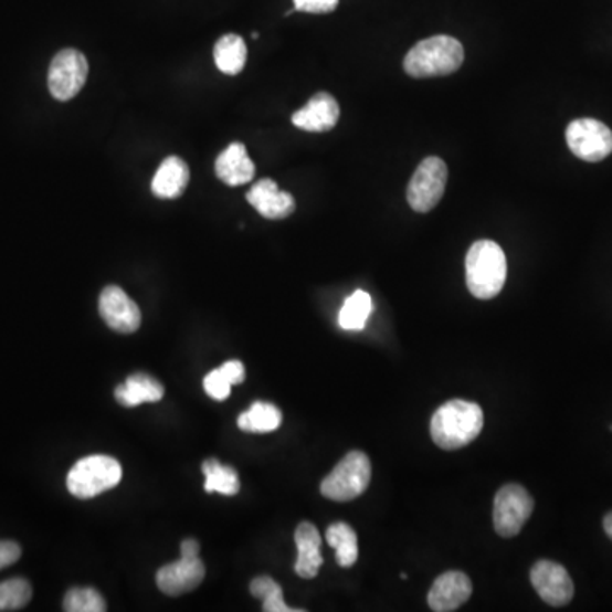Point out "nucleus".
<instances>
[{
    "mask_svg": "<svg viewBox=\"0 0 612 612\" xmlns=\"http://www.w3.org/2000/svg\"><path fill=\"white\" fill-rule=\"evenodd\" d=\"M99 314L109 329L134 334L140 329L141 312L119 286H106L99 296Z\"/></svg>",
    "mask_w": 612,
    "mask_h": 612,
    "instance_id": "10",
    "label": "nucleus"
},
{
    "mask_svg": "<svg viewBox=\"0 0 612 612\" xmlns=\"http://www.w3.org/2000/svg\"><path fill=\"white\" fill-rule=\"evenodd\" d=\"M371 482V462L361 451H352L321 482L324 497L336 502H349L365 494Z\"/></svg>",
    "mask_w": 612,
    "mask_h": 612,
    "instance_id": "5",
    "label": "nucleus"
},
{
    "mask_svg": "<svg viewBox=\"0 0 612 612\" xmlns=\"http://www.w3.org/2000/svg\"><path fill=\"white\" fill-rule=\"evenodd\" d=\"M531 583L539 598L546 604L555 605V608L567 605L572 601L573 592H576L572 577L568 576L564 567L550 560L535 563V567L531 568Z\"/></svg>",
    "mask_w": 612,
    "mask_h": 612,
    "instance_id": "11",
    "label": "nucleus"
},
{
    "mask_svg": "<svg viewBox=\"0 0 612 612\" xmlns=\"http://www.w3.org/2000/svg\"><path fill=\"white\" fill-rule=\"evenodd\" d=\"M247 201L267 220H284L295 213L296 201L289 192L279 191L273 179H261L247 192Z\"/></svg>",
    "mask_w": 612,
    "mask_h": 612,
    "instance_id": "15",
    "label": "nucleus"
},
{
    "mask_svg": "<svg viewBox=\"0 0 612 612\" xmlns=\"http://www.w3.org/2000/svg\"><path fill=\"white\" fill-rule=\"evenodd\" d=\"M214 63L225 75H236L247 63V45L239 34H225L214 45Z\"/></svg>",
    "mask_w": 612,
    "mask_h": 612,
    "instance_id": "20",
    "label": "nucleus"
},
{
    "mask_svg": "<svg viewBox=\"0 0 612 612\" xmlns=\"http://www.w3.org/2000/svg\"><path fill=\"white\" fill-rule=\"evenodd\" d=\"M123 469L118 460L106 454L82 457L72 466L67 476V488L74 497L94 498L112 490L122 482Z\"/></svg>",
    "mask_w": 612,
    "mask_h": 612,
    "instance_id": "4",
    "label": "nucleus"
},
{
    "mask_svg": "<svg viewBox=\"0 0 612 612\" xmlns=\"http://www.w3.org/2000/svg\"><path fill=\"white\" fill-rule=\"evenodd\" d=\"M251 594L264 602L262 609L266 612L298 611V609L286 605L283 599V589L271 577H257V579L252 580Z\"/></svg>",
    "mask_w": 612,
    "mask_h": 612,
    "instance_id": "25",
    "label": "nucleus"
},
{
    "mask_svg": "<svg viewBox=\"0 0 612 612\" xmlns=\"http://www.w3.org/2000/svg\"><path fill=\"white\" fill-rule=\"evenodd\" d=\"M472 580L463 572H446L437 577L429 590V608L435 612L456 611L472 598Z\"/></svg>",
    "mask_w": 612,
    "mask_h": 612,
    "instance_id": "13",
    "label": "nucleus"
},
{
    "mask_svg": "<svg viewBox=\"0 0 612 612\" xmlns=\"http://www.w3.org/2000/svg\"><path fill=\"white\" fill-rule=\"evenodd\" d=\"M295 11L308 12V14H329L339 6V0H293Z\"/></svg>",
    "mask_w": 612,
    "mask_h": 612,
    "instance_id": "29",
    "label": "nucleus"
},
{
    "mask_svg": "<svg viewBox=\"0 0 612 612\" xmlns=\"http://www.w3.org/2000/svg\"><path fill=\"white\" fill-rule=\"evenodd\" d=\"M535 509V500L526 488L517 484L504 485L495 495L494 526L502 538L519 535Z\"/></svg>",
    "mask_w": 612,
    "mask_h": 612,
    "instance_id": "7",
    "label": "nucleus"
},
{
    "mask_svg": "<svg viewBox=\"0 0 612 612\" xmlns=\"http://www.w3.org/2000/svg\"><path fill=\"white\" fill-rule=\"evenodd\" d=\"M507 279V258L500 245L478 240L466 254V286L478 299H492Z\"/></svg>",
    "mask_w": 612,
    "mask_h": 612,
    "instance_id": "3",
    "label": "nucleus"
},
{
    "mask_svg": "<svg viewBox=\"0 0 612 612\" xmlns=\"http://www.w3.org/2000/svg\"><path fill=\"white\" fill-rule=\"evenodd\" d=\"M33 589L24 579H11L0 583V612L19 611L31 601Z\"/></svg>",
    "mask_w": 612,
    "mask_h": 612,
    "instance_id": "27",
    "label": "nucleus"
},
{
    "mask_svg": "<svg viewBox=\"0 0 612 612\" xmlns=\"http://www.w3.org/2000/svg\"><path fill=\"white\" fill-rule=\"evenodd\" d=\"M567 145L579 159L601 162L612 154V131L598 119H576L568 125Z\"/></svg>",
    "mask_w": 612,
    "mask_h": 612,
    "instance_id": "9",
    "label": "nucleus"
},
{
    "mask_svg": "<svg viewBox=\"0 0 612 612\" xmlns=\"http://www.w3.org/2000/svg\"><path fill=\"white\" fill-rule=\"evenodd\" d=\"M283 422V413L273 403L255 402L252 403L247 412L239 418V428L244 432H273L279 428Z\"/></svg>",
    "mask_w": 612,
    "mask_h": 612,
    "instance_id": "22",
    "label": "nucleus"
},
{
    "mask_svg": "<svg viewBox=\"0 0 612 612\" xmlns=\"http://www.w3.org/2000/svg\"><path fill=\"white\" fill-rule=\"evenodd\" d=\"M181 557H200V542L191 538L184 539V541L181 542Z\"/></svg>",
    "mask_w": 612,
    "mask_h": 612,
    "instance_id": "32",
    "label": "nucleus"
},
{
    "mask_svg": "<svg viewBox=\"0 0 612 612\" xmlns=\"http://www.w3.org/2000/svg\"><path fill=\"white\" fill-rule=\"evenodd\" d=\"M203 387L204 391H207L211 399L218 400V402H223V400L229 399L230 393H232L233 384L230 383L229 378L223 374L222 369L218 368L207 374V378H204L203 381Z\"/></svg>",
    "mask_w": 612,
    "mask_h": 612,
    "instance_id": "28",
    "label": "nucleus"
},
{
    "mask_svg": "<svg viewBox=\"0 0 612 612\" xmlns=\"http://www.w3.org/2000/svg\"><path fill=\"white\" fill-rule=\"evenodd\" d=\"M340 118V107L336 97L329 93H318L308 101L303 109L293 115L292 122L296 128L310 134H325L337 125Z\"/></svg>",
    "mask_w": 612,
    "mask_h": 612,
    "instance_id": "14",
    "label": "nucleus"
},
{
    "mask_svg": "<svg viewBox=\"0 0 612 612\" xmlns=\"http://www.w3.org/2000/svg\"><path fill=\"white\" fill-rule=\"evenodd\" d=\"M21 558V548L12 541H0V570L11 567Z\"/></svg>",
    "mask_w": 612,
    "mask_h": 612,
    "instance_id": "30",
    "label": "nucleus"
},
{
    "mask_svg": "<svg viewBox=\"0 0 612 612\" xmlns=\"http://www.w3.org/2000/svg\"><path fill=\"white\" fill-rule=\"evenodd\" d=\"M447 167L440 157L422 160L407 188V201L418 213H428L440 204L446 191Z\"/></svg>",
    "mask_w": 612,
    "mask_h": 612,
    "instance_id": "6",
    "label": "nucleus"
},
{
    "mask_svg": "<svg viewBox=\"0 0 612 612\" xmlns=\"http://www.w3.org/2000/svg\"><path fill=\"white\" fill-rule=\"evenodd\" d=\"M203 469L204 490L208 494L235 495L240 490V479L232 466H223L222 463L211 457L201 466Z\"/></svg>",
    "mask_w": 612,
    "mask_h": 612,
    "instance_id": "23",
    "label": "nucleus"
},
{
    "mask_svg": "<svg viewBox=\"0 0 612 612\" xmlns=\"http://www.w3.org/2000/svg\"><path fill=\"white\" fill-rule=\"evenodd\" d=\"M604 531L612 538V513L604 517Z\"/></svg>",
    "mask_w": 612,
    "mask_h": 612,
    "instance_id": "33",
    "label": "nucleus"
},
{
    "mask_svg": "<svg viewBox=\"0 0 612 612\" xmlns=\"http://www.w3.org/2000/svg\"><path fill=\"white\" fill-rule=\"evenodd\" d=\"M87 75H89V63L84 53L74 49L62 50L50 63V94L62 103L74 99L84 87Z\"/></svg>",
    "mask_w": 612,
    "mask_h": 612,
    "instance_id": "8",
    "label": "nucleus"
},
{
    "mask_svg": "<svg viewBox=\"0 0 612 612\" xmlns=\"http://www.w3.org/2000/svg\"><path fill=\"white\" fill-rule=\"evenodd\" d=\"M115 397L125 407H137L145 402H159L163 397V387L148 374H131L125 381V384H119L116 388Z\"/></svg>",
    "mask_w": 612,
    "mask_h": 612,
    "instance_id": "19",
    "label": "nucleus"
},
{
    "mask_svg": "<svg viewBox=\"0 0 612 612\" xmlns=\"http://www.w3.org/2000/svg\"><path fill=\"white\" fill-rule=\"evenodd\" d=\"M63 609L67 612H104L107 604L96 589L75 587L63 599Z\"/></svg>",
    "mask_w": 612,
    "mask_h": 612,
    "instance_id": "26",
    "label": "nucleus"
},
{
    "mask_svg": "<svg viewBox=\"0 0 612 612\" xmlns=\"http://www.w3.org/2000/svg\"><path fill=\"white\" fill-rule=\"evenodd\" d=\"M204 573H207V570H204L200 557H181V560L160 568L157 572V585L163 594L178 598V595L186 594V592L194 590L196 587H200L204 580Z\"/></svg>",
    "mask_w": 612,
    "mask_h": 612,
    "instance_id": "12",
    "label": "nucleus"
},
{
    "mask_svg": "<svg viewBox=\"0 0 612 612\" xmlns=\"http://www.w3.org/2000/svg\"><path fill=\"white\" fill-rule=\"evenodd\" d=\"M373 310V302L369 293L358 289L344 302L339 312V325L344 330H362Z\"/></svg>",
    "mask_w": 612,
    "mask_h": 612,
    "instance_id": "24",
    "label": "nucleus"
},
{
    "mask_svg": "<svg viewBox=\"0 0 612 612\" xmlns=\"http://www.w3.org/2000/svg\"><path fill=\"white\" fill-rule=\"evenodd\" d=\"M484 421L482 407L466 400H451L432 415V441L446 451L468 446L484 429Z\"/></svg>",
    "mask_w": 612,
    "mask_h": 612,
    "instance_id": "1",
    "label": "nucleus"
},
{
    "mask_svg": "<svg viewBox=\"0 0 612 612\" xmlns=\"http://www.w3.org/2000/svg\"><path fill=\"white\" fill-rule=\"evenodd\" d=\"M465 62V50L456 38L440 34L419 41L407 53L403 68L413 78L443 77L454 74Z\"/></svg>",
    "mask_w": 612,
    "mask_h": 612,
    "instance_id": "2",
    "label": "nucleus"
},
{
    "mask_svg": "<svg viewBox=\"0 0 612 612\" xmlns=\"http://www.w3.org/2000/svg\"><path fill=\"white\" fill-rule=\"evenodd\" d=\"M189 178L191 172L184 160L173 156L167 157L154 176L151 192L159 200H176L181 198L182 192L188 188Z\"/></svg>",
    "mask_w": 612,
    "mask_h": 612,
    "instance_id": "18",
    "label": "nucleus"
},
{
    "mask_svg": "<svg viewBox=\"0 0 612 612\" xmlns=\"http://www.w3.org/2000/svg\"><path fill=\"white\" fill-rule=\"evenodd\" d=\"M214 172L220 181L232 188L251 182L255 176V166L249 157L245 145L240 141L229 145L218 156L217 162H214Z\"/></svg>",
    "mask_w": 612,
    "mask_h": 612,
    "instance_id": "16",
    "label": "nucleus"
},
{
    "mask_svg": "<svg viewBox=\"0 0 612 612\" xmlns=\"http://www.w3.org/2000/svg\"><path fill=\"white\" fill-rule=\"evenodd\" d=\"M220 369H222L223 374L229 378L230 383H244L245 368L242 362L235 361V359H233V361H226L225 365L220 366Z\"/></svg>",
    "mask_w": 612,
    "mask_h": 612,
    "instance_id": "31",
    "label": "nucleus"
},
{
    "mask_svg": "<svg viewBox=\"0 0 612 612\" xmlns=\"http://www.w3.org/2000/svg\"><path fill=\"white\" fill-rule=\"evenodd\" d=\"M327 542L336 550L337 563L349 568L358 561V536L355 529L346 523H336L327 529Z\"/></svg>",
    "mask_w": 612,
    "mask_h": 612,
    "instance_id": "21",
    "label": "nucleus"
},
{
    "mask_svg": "<svg viewBox=\"0 0 612 612\" xmlns=\"http://www.w3.org/2000/svg\"><path fill=\"white\" fill-rule=\"evenodd\" d=\"M296 548H298V560H296L295 572L302 579H315L320 572L321 536L312 523H302L295 531Z\"/></svg>",
    "mask_w": 612,
    "mask_h": 612,
    "instance_id": "17",
    "label": "nucleus"
}]
</instances>
